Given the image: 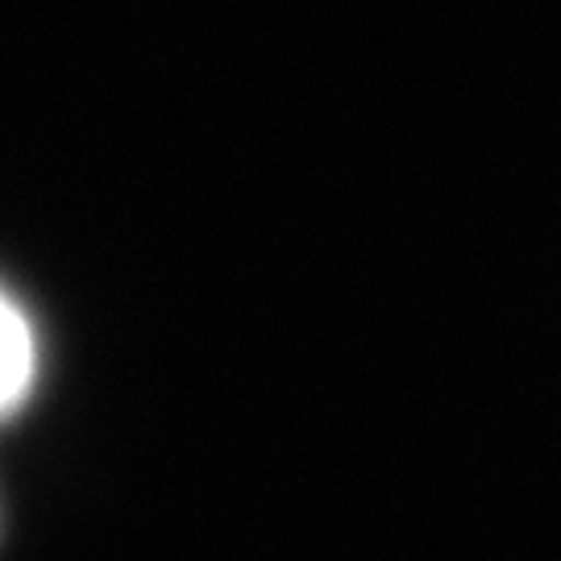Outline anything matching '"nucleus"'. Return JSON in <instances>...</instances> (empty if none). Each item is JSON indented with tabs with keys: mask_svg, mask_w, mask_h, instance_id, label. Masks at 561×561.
<instances>
[{
	"mask_svg": "<svg viewBox=\"0 0 561 561\" xmlns=\"http://www.w3.org/2000/svg\"><path fill=\"white\" fill-rule=\"evenodd\" d=\"M34 379V337L21 312L0 296V416L25 396Z\"/></svg>",
	"mask_w": 561,
	"mask_h": 561,
	"instance_id": "nucleus-1",
	"label": "nucleus"
}]
</instances>
